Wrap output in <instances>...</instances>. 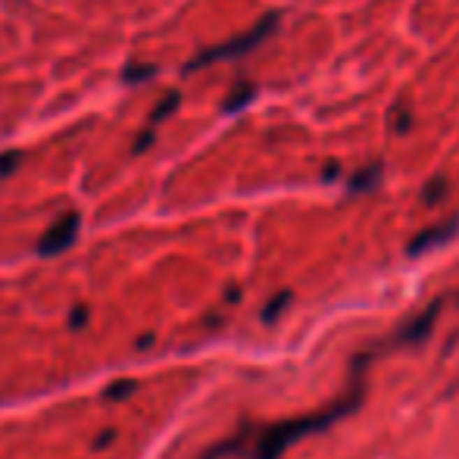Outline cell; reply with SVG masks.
<instances>
[{"instance_id":"6","label":"cell","mask_w":459,"mask_h":459,"mask_svg":"<svg viewBox=\"0 0 459 459\" xmlns=\"http://www.w3.org/2000/svg\"><path fill=\"white\" fill-rule=\"evenodd\" d=\"M456 231V222H450V225H444V228H431V231H425L422 238H416V241H412V254H416V250H425V247H431V244H441V241H447L450 235H453Z\"/></svg>"},{"instance_id":"4","label":"cell","mask_w":459,"mask_h":459,"mask_svg":"<svg viewBox=\"0 0 459 459\" xmlns=\"http://www.w3.org/2000/svg\"><path fill=\"white\" fill-rule=\"evenodd\" d=\"M254 94H256V88L250 82H238L235 88H231V94H228V101L222 103V110L225 112H241L244 106H247L250 101H254Z\"/></svg>"},{"instance_id":"9","label":"cell","mask_w":459,"mask_h":459,"mask_svg":"<svg viewBox=\"0 0 459 459\" xmlns=\"http://www.w3.org/2000/svg\"><path fill=\"white\" fill-rule=\"evenodd\" d=\"M135 391H138V381H135V378H119V381H112L110 388L103 391V397H106V400H122V397L135 394Z\"/></svg>"},{"instance_id":"10","label":"cell","mask_w":459,"mask_h":459,"mask_svg":"<svg viewBox=\"0 0 459 459\" xmlns=\"http://www.w3.org/2000/svg\"><path fill=\"white\" fill-rule=\"evenodd\" d=\"M22 159H25L22 150H6V153H0V178L13 175V172L19 169V163H22Z\"/></svg>"},{"instance_id":"14","label":"cell","mask_w":459,"mask_h":459,"mask_svg":"<svg viewBox=\"0 0 459 459\" xmlns=\"http://www.w3.org/2000/svg\"><path fill=\"white\" fill-rule=\"evenodd\" d=\"M112 441H116V431H112V428H106L103 435H101V437H97V441H94V450H103V447H110Z\"/></svg>"},{"instance_id":"2","label":"cell","mask_w":459,"mask_h":459,"mask_svg":"<svg viewBox=\"0 0 459 459\" xmlns=\"http://www.w3.org/2000/svg\"><path fill=\"white\" fill-rule=\"evenodd\" d=\"M325 418H300V422H282V425H272L259 435L256 441V450H254V459H278L297 437L309 435L312 428H319Z\"/></svg>"},{"instance_id":"13","label":"cell","mask_w":459,"mask_h":459,"mask_svg":"<svg viewBox=\"0 0 459 459\" xmlns=\"http://www.w3.org/2000/svg\"><path fill=\"white\" fill-rule=\"evenodd\" d=\"M437 191H444V178H435V182L428 184V191H425V201L435 203L437 201Z\"/></svg>"},{"instance_id":"8","label":"cell","mask_w":459,"mask_h":459,"mask_svg":"<svg viewBox=\"0 0 459 459\" xmlns=\"http://www.w3.org/2000/svg\"><path fill=\"white\" fill-rule=\"evenodd\" d=\"M156 75V66L153 63H129L125 66V72H122V78L125 82H131V85H138V82H147V78Z\"/></svg>"},{"instance_id":"1","label":"cell","mask_w":459,"mask_h":459,"mask_svg":"<svg viewBox=\"0 0 459 459\" xmlns=\"http://www.w3.org/2000/svg\"><path fill=\"white\" fill-rule=\"evenodd\" d=\"M278 29V16L275 13H269L265 19H259V22L254 25V29L247 31V35H238V38H231V41H225V44H216V48H210V50H203V53H197L194 59H191L188 66H184V72H197V69H203V66H210V63H216V59H228V57H244V53H250L256 48V44H263L265 38L272 35V31Z\"/></svg>"},{"instance_id":"5","label":"cell","mask_w":459,"mask_h":459,"mask_svg":"<svg viewBox=\"0 0 459 459\" xmlns=\"http://www.w3.org/2000/svg\"><path fill=\"white\" fill-rule=\"evenodd\" d=\"M178 103H182V94H178V91H169V94H166L163 101H159L156 110L150 112V125H147V129H156L159 122H166V119H169L172 112L178 110Z\"/></svg>"},{"instance_id":"11","label":"cell","mask_w":459,"mask_h":459,"mask_svg":"<svg viewBox=\"0 0 459 459\" xmlns=\"http://www.w3.org/2000/svg\"><path fill=\"white\" fill-rule=\"evenodd\" d=\"M85 322H88V306H75L69 316V328L78 331V328H85Z\"/></svg>"},{"instance_id":"7","label":"cell","mask_w":459,"mask_h":459,"mask_svg":"<svg viewBox=\"0 0 459 459\" xmlns=\"http://www.w3.org/2000/svg\"><path fill=\"white\" fill-rule=\"evenodd\" d=\"M378 178H381V166H369V169H359L354 175V182H350V191L354 194H363V191H372L378 184Z\"/></svg>"},{"instance_id":"3","label":"cell","mask_w":459,"mask_h":459,"mask_svg":"<svg viewBox=\"0 0 459 459\" xmlns=\"http://www.w3.org/2000/svg\"><path fill=\"white\" fill-rule=\"evenodd\" d=\"M78 228H82L78 212H66L59 222H53L50 228L44 231V238L38 241V254L41 256H57V254H63V250H69L72 244H75V238H78Z\"/></svg>"},{"instance_id":"12","label":"cell","mask_w":459,"mask_h":459,"mask_svg":"<svg viewBox=\"0 0 459 459\" xmlns=\"http://www.w3.org/2000/svg\"><path fill=\"white\" fill-rule=\"evenodd\" d=\"M153 138H156V131H153V129H147V131H144L141 138H138V144H135V150H131V153H144V150H147L150 144H153Z\"/></svg>"},{"instance_id":"15","label":"cell","mask_w":459,"mask_h":459,"mask_svg":"<svg viewBox=\"0 0 459 459\" xmlns=\"http://www.w3.org/2000/svg\"><path fill=\"white\" fill-rule=\"evenodd\" d=\"M407 129H409V112L400 110L397 112V131H407Z\"/></svg>"}]
</instances>
